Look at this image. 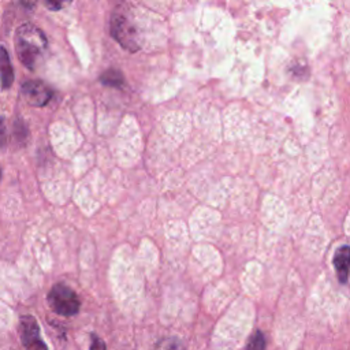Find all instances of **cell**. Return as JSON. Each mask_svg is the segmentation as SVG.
<instances>
[{"mask_svg":"<svg viewBox=\"0 0 350 350\" xmlns=\"http://www.w3.org/2000/svg\"><path fill=\"white\" fill-rule=\"evenodd\" d=\"M46 37L41 29L33 23H23L15 33V51L19 60L29 68L34 70L38 59L46 49Z\"/></svg>","mask_w":350,"mask_h":350,"instance_id":"6da1fadb","label":"cell"},{"mask_svg":"<svg viewBox=\"0 0 350 350\" xmlns=\"http://www.w3.org/2000/svg\"><path fill=\"white\" fill-rule=\"evenodd\" d=\"M51 309L60 316H74L78 313L81 302L72 288L63 283L55 284L48 294Z\"/></svg>","mask_w":350,"mask_h":350,"instance_id":"7a4b0ae2","label":"cell"},{"mask_svg":"<svg viewBox=\"0 0 350 350\" xmlns=\"http://www.w3.org/2000/svg\"><path fill=\"white\" fill-rule=\"evenodd\" d=\"M111 34L112 37L127 51L135 52L139 49L138 31L135 26L119 12H115L111 18Z\"/></svg>","mask_w":350,"mask_h":350,"instance_id":"3957f363","label":"cell"},{"mask_svg":"<svg viewBox=\"0 0 350 350\" xmlns=\"http://www.w3.org/2000/svg\"><path fill=\"white\" fill-rule=\"evenodd\" d=\"M21 339L26 350H48L45 342L40 336V327L33 316H22L19 320Z\"/></svg>","mask_w":350,"mask_h":350,"instance_id":"277c9868","label":"cell"},{"mask_svg":"<svg viewBox=\"0 0 350 350\" xmlns=\"http://www.w3.org/2000/svg\"><path fill=\"white\" fill-rule=\"evenodd\" d=\"M22 94L30 105L44 107L51 100L52 90L45 82L31 79V81H27L22 85Z\"/></svg>","mask_w":350,"mask_h":350,"instance_id":"5b68a950","label":"cell"},{"mask_svg":"<svg viewBox=\"0 0 350 350\" xmlns=\"http://www.w3.org/2000/svg\"><path fill=\"white\" fill-rule=\"evenodd\" d=\"M349 256H350V250L347 245L340 246L334 256V267L338 275V279L342 284H345L347 282V275H349Z\"/></svg>","mask_w":350,"mask_h":350,"instance_id":"8992f818","label":"cell"},{"mask_svg":"<svg viewBox=\"0 0 350 350\" xmlns=\"http://www.w3.org/2000/svg\"><path fill=\"white\" fill-rule=\"evenodd\" d=\"M0 82L3 89H8L14 82V70L7 49L0 45Z\"/></svg>","mask_w":350,"mask_h":350,"instance_id":"52a82bcc","label":"cell"},{"mask_svg":"<svg viewBox=\"0 0 350 350\" xmlns=\"http://www.w3.org/2000/svg\"><path fill=\"white\" fill-rule=\"evenodd\" d=\"M100 81L107 85V86H112V88H118L120 89L124 85V78L123 74L116 70V68H108L105 70L101 75H100Z\"/></svg>","mask_w":350,"mask_h":350,"instance_id":"ba28073f","label":"cell"},{"mask_svg":"<svg viewBox=\"0 0 350 350\" xmlns=\"http://www.w3.org/2000/svg\"><path fill=\"white\" fill-rule=\"evenodd\" d=\"M246 350H265V338L261 331H256L247 340Z\"/></svg>","mask_w":350,"mask_h":350,"instance_id":"9c48e42d","label":"cell"},{"mask_svg":"<svg viewBox=\"0 0 350 350\" xmlns=\"http://www.w3.org/2000/svg\"><path fill=\"white\" fill-rule=\"evenodd\" d=\"M154 350H183L182 343L175 338H167L159 342Z\"/></svg>","mask_w":350,"mask_h":350,"instance_id":"30bf717a","label":"cell"},{"mask_svg":"<svg viewBox=\"0 0 350 350\" xmlns=\"http://www.w3.org/2000/svg\"><path fill=\"white\" fill-rule=\"evenodd\" d=\"M89 350H107V347H105V343L101 338H98L97 335H92Z\"/></svg>","mask_w":350,"mask_h":350,"instance_id":"8fae6325","label":"cell"},{"mask_svg":"<svg viewBox=\"0 0 350 350\" xmlns=\"http://www.w3.org/2000/svg\"><path fill=\"white\" fill-rule=\"evenodd\" d=\"M5 124H4V119L0 118V145L3 146L5 142Z\"/></svg>","mask_w":350,"mask_h":350,"instance_id":"7c38bea8","label":"cell"},{"mask_svg":"<svg viewBox=\"0 0 350 350\" xmlns=\"http://www.w3.org/2000/svg\"><path fill=\"white\" fill-rule=\"evenodd\" d=\"M45 5H46V7H49L51 10H59V8L62 7V4H60V3H45Z\"/></svg>","mask_w":350,"mask_h":350,"instance_id":"4fadbf2b","label":"cell"}]
</instances>
